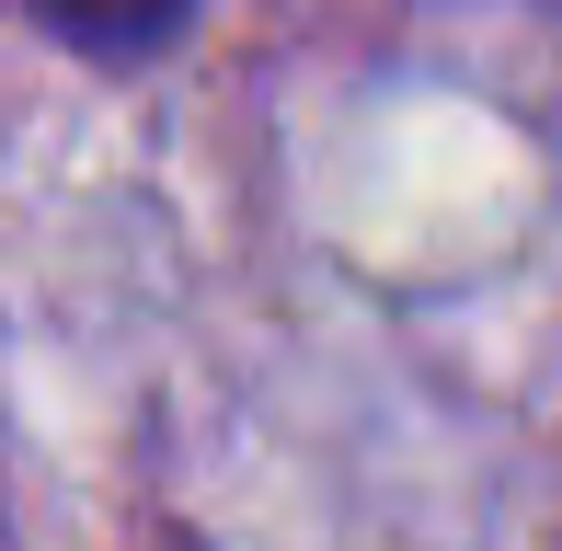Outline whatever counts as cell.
I'll return each mask as SVG.
<instances>
[{
  "instance_id": "cell-1",
  "label": "cell",
  "mask_w": 562,
  "mask_h": 551,
  "mask_svg": "<svg viewBox=\"0 0 562 551\" xmlns=\"http://www.w3.org/2000/svg\"><path fill=\"white\" fill-rule=\"evenodd\" d=\"M35 23L69 58H92V69H149L195 23V0H35Z\"/></svg>"
}]
</instances>
